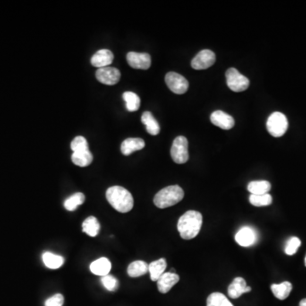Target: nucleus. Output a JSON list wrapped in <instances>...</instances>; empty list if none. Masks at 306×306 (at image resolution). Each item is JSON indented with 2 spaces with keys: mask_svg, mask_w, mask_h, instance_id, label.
Here are the masks:
<instances>
[{
  "mask_svg": "<svg viewBox=\"0 0 306 306\" xmlns=\"http://www.w3.org/2000/svg\"><path fill=\"white\" fill-rule=\"evenodd\" d=\"M171 157L174 163L183 164L189 159L188 153V140L185 136H178L173 140L170 151Z\"/></svg>",
  "mask_w": 306,
  "mask_h": 306,
  "instance_id": "5",
  "label": "nucleus"
},
{
  "mask_svg": "<svg viewBox=\"0 0 306 306\" xmlns=\"http://www.w3.org/2000/svg\"><path fill=\"white\" fill-rule=\"evenodd\" d=\"M216 61V56L213 51L204 50L200 51L191 61V67L195 70H205L210 68Z\"/></svg>",
  "mask_w": 306,
  "mask_h": 306,
  "instance_id": "8",
  "label": "nucleus"
},
{
  "mask_svg": "<svg viewBox=\"0 0 306 306\" xmlns=\"http://www.w3.org/2000/svg\"><path fill=\"white\" fill-rule=\"evenodd\" d=\"M141 122L146 125V131L152 136H157L160 132L159 123L150 112H145L141 116Z\"/></svg>",
  "mask_w": 306,
  "mask_h": 306,
  "instance_id": "19",
  "label": "nucleus"
},
{
  "mask_svg": "<svg viewBox=\"0 0 306 306\" xmlns=\"http://www.w3.org/2000/svg\"><path fill=\"white\" fill-rule=\"evenodd\" d=\"M127 61L131 68L141 70L149 69L152 64L151 55L147 53L129 52L127 54Z\"/></svg>",
  "mask_w": 306,
  "mask_h": 306,
  "instance_id": "10",
  "label": "nucleus"
},
{
  "mask_svg": "<svg viewBox=\"0 0 306 306\" xmlns=\"http://www.w3.org/2000/svg\"><path fill=\"white\" fill-rule=\"evenodd\" d=\"M165 83L170 90L177 95L185 94L189 88V83L187 78L173 71L167 73L165 76Z\"/></svg>",
  "mask_w": 306,
  "mask_h": 306,
  "instance_id": "7",
  "label": "nucleus"
},
{
  "mask_svg": "<svg viewBox=\"0 0 306 306\" xmlns=\"http://www.w3.org/2000/svg\"><path fill=\"white\" fill-rule=\"evenodd\" d=\"M95 76L99 82L105 85H115L121 78V72L118 68H99L95 72Z\"/></svg>",
  "mask_w": 306,
  "mask_h": 306,
  "instance_id": "9",
  "label": "nucleus"
},
{
  "mask_svg": "<svg viewBox=\"0 0 306 306\" xmlns=\"http://www.w3.org/2000/svg\"><path fill=\"white\" fill-rule=\"evenodd\" d=\"M64 304V297L61 293H56L45 301V306H62Z\"/></svg>",
  "mask_w": 306,
  "mask_h": 306,
  "instance_id": "33",
  "label": "nucleus"
},
{
  "mask_svg": "<svg viewBox=\"0 0 306 306\" xmlns=\"http://www.w3.org/2000/svg\"><path fill=\"white\" fill-rule=\"evenodd\" d=\"M122 98L126 102V107L129 112H136L140 106V99L139 95L134 92L127 91L123 93Z\"/></svg>",
  "mask_w": 306,
  "mask_h": 306,
  "instance_id": "26",
  "label": "nucleus"
},
{
  "mask_svg": "<svg viewBox=\"0 0 306 306\" xmlns=\"http://www.w3.org/2000/svg\"><path fill=\"white\" fill-rule=\"evenodd\" d=\"M299 306H306V299H304L299 302Z\"/></svg>",
  "mask_w": 306,
  "mask_h": 306,
  "instance_id": "34",
  "label": "nucleus"
},
{
  "mask_svg": "<svg viewBox=\"0 0 306 306\" xmlns=\"http://www.w3.org/2000/svg\"><path fill=\"white\" fill-rule=\"evenodd\" d=\"M167 268V261L165 258H159L152 262L149 265V272L151 279L153 282H156L163 273H165Z\"/></svg>",
  "mask_w": 306,
  "mask_h": 306,
  "instance_id": "18",
  "label": "nucleus"
},
{
  "mask_svg": "<svg viewBox=\"0 0 306 306\" xmlns=\"http://www.w3.org/2000/svg\"><path fill=\"white\" fill-rule=\"evenodd\" d=\"M85 195L81 192H77L71 195V197H68V199L65 201V208L68 211L76 210L78 206H80L85 203Z\"/></svg>",
  "mask_w": 306,
  "mask_h": 306,
  "instance_id": "28",
  "label": "nucleus"
},
{
  "mask_svg": "<svg viewBox=\"0 0 306 306\" xmlns=\"http://www.w3.org/2000/svg\"><path fill=\"white\" fill-rule=\"evenodd\" d=\"M271 289L276 299L284 300L289 297L292 291V286L289 282H283L280 284H272Z\"/></svg>",
  "mask_w": 306,
  "mask_h": 306,
  "instance_id": "23",
  "label": "nucleus"
},
{
  "mask_svg": "<svg viewBox=\"0 0 306 306\" xmlns=\"http://www.w3.org/2000/svg\"><path fill=\"white\" fill-rule=\"evenodd\" d=\"M43 261L48 268L55 270L60 268L64 264V258L60 255H54L51 252H46L43 255Z\"/></svg>",
  "mask_w": 306,
  "mask_h": 306,
  "instance_id": "25",
  "label": "nucleus"
},
{
  "mask_svg": "<svg viewBox=\"0 0 306 306\" xmlns=\"http://www.w3.org/2000/svg\"><path fill=\"white\" fill-rule=\"evenodd\" d=\"M207 306H234L231 301L221 293V292H213L207 297Z\"/></svg>",
  "mask_w": 306,
  "mask_h": 306,
  "instance_id": "27",
  "label": "nucleus"
},
{
  "mask_svg": "<svg viewBox=\"0 0 306 306\" xmlns=\"http://www.w3.org/2000/svg\"><path fill=\"white\" fill-rule=\"evenodd\" d=\"M266 128L268 132L274 137H281L283 136L289 128L288 119L282 112H273L270 116L266 122Z\"/></svg>",
  "mask_w": 306,
  "mask_h": 306,
  "instance_id": "4",
  "label": "nucleus"
},
{
  "mask_svg": "<svg viewBox=\"0 0 306 306\" xmlns=\"http://www.w3.org/2000/svg\"><path fill=\"white\" fill-rule=\"evenodd\" d=\"M71 161L77 166L87 167L91 164L93 155L89 150L75 152L71 155Z\"/></svg>",
  "mask_w": 306,
  "mask_h": 306,
  "instance_id": "21",
  "label": "nucleus"
},
{
  "mask_svg": "<svg viewBox=\"0 0 306 306\" xmlns=\"http://www.w3.org/2000/svg\"><path fill=\"white\" fill-rule=\"evenodd\" d=\"M106 199L113 208L120 213H128L134 207V198L129 190L124 187H110L105 193Z\"/></svg>",
  "mask_w": 306,
  "mask_h": 306,
  "instance_id": "2",
  "label": "nucleus"
},
{
  "mask_svg": "<svg viewBox=\"0 0 306 306\" xmlns=\"http://www.w3.org/2000/svg\"><path fill=\"white\" fill-rule=\"evenodd\" d=\"M202 225L203 215L200 212L189 210L179 219L177 228L181 238L185 240H190L199 234Z\"/></svg>",
  "mask_w": 306,
  "mask_h": 306,
  "instance_id": "1",
  "label": "nucleus"
},
{
  "mask_svg": "<svg viewBox=\"0 0 306 306\" xmlns=\"http://www.w3.org/2000/svg\"><path fill=\"white\" fill-rule=\"evenodd\" d=\"M252 289L247 285L245 279L238 276L232 281L228 287V295L231 299H238L243 293L251 292Z\"/></svg>",
  "mask_w": 306,
  "mask_h": 306,
  "instance_id": "12",
  "label": "nucleus"
},
{
  "mask_svg": "<svg viewBox=\"0 0 306 306\" xmlns=\"http://www.w3.org/2000/svg\"><path fill=\"white\" fill-rule=\"evenodd\" d=\"M228 87L233 92H242L249 86L250 82L247 77L241 74L236 68H229L225 72Z\"/></svg>",
  "mask_w": 306,
  "mask_h": 306,
  "instance_id": "6",
  "label": "nucleus"
},
{
  "mask_svg": "<svg viewBox=\"0 0 306 306\" xmlns=\"http://www.w3.org/2000/svg\"><path fill=\"white\" fill-rule=\"evenodd\" d=\"M145 147V141L140 138H128L121 145V152L124 156H129L134 152L142 150Z\"/></svg>",
  "mask_w": 306,
  "mask_h": 306,
  "instance_id": "16",
  "label": "nucleus"
},
{
  "mask_svg": "<svg viewBox=\"0 0 306 306\" xmlns=\"http://www.w3.org/2000/svg\"><path fill=\"white\" fill-rule=\"evenodd\" d=\"M185 196L184 190L179 186H170L159 190L154 197V204L158 208L172 207L180 203Z\"/></svg>",
  "mask_w": 306,
  "mask_h": 306,
  "instance_id": "3",
  "label": "nucleus"
},
{
  "mask_svg": "<svg viewBox=\"0 0 306 306\" xmlns=\"http://www.w3.org/2000/svg\"><path fill=\"white\" fill-rule=\"evenodd\" d=\"M305 265H306V258H305Z\"/></svg>",
  "mask_w": 306,
  "mask_h": 306,
  "instance_id": "35",
  "label": "nucleus"
},
{
  "mask_svg": "<svg viewBox=\"0 0 306 306\" xmlns=\"http://www.w3.org/2000/svg\"><path fill=\"white\" fill-rule=\"evenodd\" d=\"M249 202L255 207H265L272 204V195L269 193L263 195H250Z\"/></svg>",
  "mask_w": 306,
  "mask_h": 306,
  "instance_id": "29",
  "label": "nucleus"
},
{
  "mask_svg": "<svg viewBox=\"0 0 306 306\" xmlns=\"http://www.w3.org/2000/svg\"><path fill=\"white\" fill-rule=\"evenodd\" d=\"M235 239L241 247H250L257 241V234L253 228L244 226L237 232Z\"/></svg>",
  "mask_w": 306,
  "mask_h": 306,
  "instance_id": "11",
  "label": "nucleus"
},
{
  "mask_svg": "<svg viewBox=\"0 0 306 306\" xmlns=\"http://www.w3.org/2000/svg\"><path fill=\"white\" fill-rule=\"evenodd\" d=\"M112 265L108 258H100L95 261L92 262L90 265V271L95 275L105 276L108 275L111 271Z\"/></svg>",
  "mask_w": 306,
  "mask_h": 306,
  "instance_id": "17",
  "label": "nucleus"
},
{
  "mask_svg": "<svg viewBox=\"0 0 306 306\" xmlns=\"http://www.w3.org/2000/svg\"><path fill=\"white\" fill-rule=\"evenodd\" d=\"M102 282L105 289H107L108 291H115L119 286L118 280L113 275H106L102 276Z\"/></svg>",
  "mask_w": 306,
  "mask_h": 306,
  "instance_id": "32",
  "label": "nucleus"
},
{
  "mask_svg": "<svg viewBox=\"0 0 306 306\" xmlns=\"http://www.w3.org/2000/svg\"><path fill=\"white\" fill-rule=\"evenodd\" d=\"M127 272L130 277H139L149 272V265L142 260H136L129 265Z\"/></svg>",
  "mask_w": 306,
  "mask_h": 306,
  "instance_id": "20",
  "label": "nucleus"
},
{
  "mask_svg": "<svg viewBox=\"0 0 306 306\" xmlns=\"http://www.w3.org/2000/svg\"><path fill=\"white\" fill-rule=\"evenodd\" d=\"M180 281V276L176 273L172 272H165L161 275L157 281V289L161 293H167L170 292L173 286L177 284Z\"/></svg>",
  "mask_w": 306,
  "mask_h": 306,
  "instance_id": "14",
  "label": "nucleus"
},
{
  "mask_svg": "<svg viewBox=\"0 0 306 306\" xmlns=\"http://www.w3.org/2000/svg\"><path fill=\"white\" fill-rule=\"evenodd\" d=\"M71 149L73 151V153L88 150V144L87 142V139H85L84 136L75 137L74 139L71 143Z\"/></svg>",
  "mask_w": 306,
  "mask_h": 306,
  "instance_id": "31",
  "label": "nucleus"
},
{
  "mask_svg": "<svg viewBox=\"0 0 306 306\" xmlns=\"http://www.w3.org/2000/svg\"><path fill=\"white\" fill-rule=\"evenodd\" d=\"M114 59L112 52L109 50H100L91 57L90 62L95 68H102L109 67Z\"/></svg>",
  "mask_w": 306,
  "mask_h": 306,
  "instance_id": "15",
  "label": "nucleus"
},
{
  "mask_svg": "<svg viewBox=\"0 0 306 306\" xmlns=\"http://www.w3.org/2000/svg\"><path fill=\"white\" fill-rule=\"evenodd\" d=\"M101 230V224L95 216H89L83 223V231L89 237H96Z\"/></svg>",
  "mask_w": 306,
  "mask_h": 306,
  "instance_id": "24",
  "label": "nucleus"
},
{
  "mask_svg": "<svg viewBox=\"0 0 306 306\" xmlns=\"http://www.w3.org/2000/svg\"><path fill=\"white\" fill-rule=\"evenodd\" d=\"M272 185L267 180H255L248 185V190L252 195H263L268 193Z\"/></svg>",
  "mask_w": 306,
  "mask_h": 306,
  "instance_id": "22",
  "label": "nucleus"
},
{
  "mask_svg": "<svg viewBox=\"0 0 306 306\" xmlns=\"http://www.w3.org/2000/svg\"><path fill=\"white\" fill-rule=\"evenodd\" d=\"M211 122L224 130L232 129L235 125V120L231 116L222 111H215L210 116Z\"/></svg>",
  "mask_w": 306,
  "mask_h": 306,
  "instance_id": "13",
  "label": "nucleus"
},
{
  "mask_svg": "<svg viewBox=\"0 0 306 306\" xmlns=\"http://www.w3.org/2000/svg\"><path fill=\"white\" fill-rule=\"evenodd\" d=\"M301 245V241L300 239L296 237H292L290 238L289 241H287V244L285 247V253L288 255H295L299 247Z\"/></svg>",
  "mask_w": 306,
  "mask_h": 306,
  "instance_id": "30",
  "label": "nucleus"
}]
</instances>
